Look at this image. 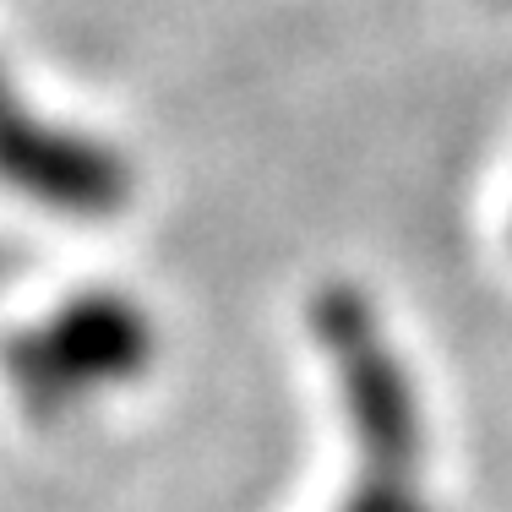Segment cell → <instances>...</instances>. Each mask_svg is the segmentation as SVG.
<instances>
[{
  "label": "cell",
  "mask_w": 512,
  "mask_h": 512,
  "mask_svg": "<svg viewBox=\"0 0 512 512\" xmlns=\"http://www.w3.org/2000/svg\"><path fill=\"white\" fill-rule=\"evenodd\" d=\"M0 180L60 213H109L126 197V164L109 142L33 115L0 66Z\"/></svg>",
  "instance_id": "6da1fadb"
}]
</instances>
